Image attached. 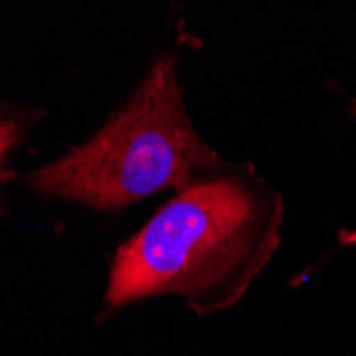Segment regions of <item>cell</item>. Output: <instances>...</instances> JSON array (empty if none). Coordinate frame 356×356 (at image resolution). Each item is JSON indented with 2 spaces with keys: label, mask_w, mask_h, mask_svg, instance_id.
Wrapping results in <instances>:
<instances>
[{
  "label": "cell",
  "mask_w": 356,
  "mask_h": 356,
  "mask_svg": "<svg viewBox=\"0 0 356 356\" xmlns=\"http://www.w3.org/2000/svg\"><path fill=\"white\" fill-rule=\"evenodd\" d=\"M222 163L194 128L175 58L167 54L105 126L26 181L41 197L115 211L163 190L177 192Z\"/></svg>",
  "instance_id": "7a4b0ae2"
},
{
  "label": "cell",
  "mask_w": 356,
  "mask_h": 356,
  "mask_svg": "<svg viewBox=\"0 0 356 356\" xmlns=\"http://www.w3.org/2000/svg\"><path fill=\"white\" fill-rule=\"evenodd\" d=\"M39 118L41 111L17 107L0 96V190H3L5 181L11 177V171L7 169L11 154L26 139L30 128H35ZM0 211H3V201H0Z\"/></svg>",
  "instance_id": "3957f363"
},
{
  "label": "cell",
  "mask_w": 356,
  "mask_h": 356,
  "mask_svg": "<svg viewBox=\"0 0 356 356\" xmlns=\"http://www.w3.org/2000/svg\"><path fill=\"white\" fill-rule=\"evenodd\" d=\"M339 243L341 245H356V229L339 233Z\"/></svg>",
  "instance_id": "277c9868"
},
{
  "label": "cell",
  "mask_w": 356,
  "mask_h": 356,
  "mask_svg": "<svg viewBox=\"0 0 356 356\" xmlns=\"http://www.w3.org/2000/svg\"><path fill=\"white\" fill-rule=\"evenodd\" d=\"M284 199L250 163H224L177 190L122 243L105 312L179 297L201 316L233 307L282 241Z\"/></svg>",
  "instance_id": "6da1fadb"
}]
</instances>
